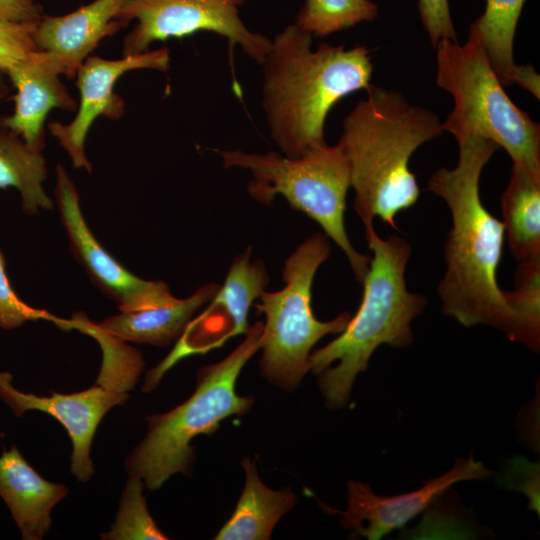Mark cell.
Wrapping results in <instances>:
<instances>
[{
  "mask_svg": "<svg viewBox=\"0 0 540 540\" xmlns=\"http://www.w3.org/2000/svg\"><path fill=\"white\" fill-rule=\"evenodd\" d=\"M144 481L130 476L123 489L120 507L111 529L101 535L106 540H165L163 533L151 517L146 499L142 495Z\"/></svg>",
  "mask_w": 540,
  "mask_h": 540,
  "instance_id": "25",
  "label": "cell"
},
{
  "mask_svg": "<svg viewBox=\"0 0 540 540\" xmlns=\"http://www.w3.org/2000/svg\"><path fill=\"white\" fill-rule=\"evenodd\" d=\"M55 198L75 259L121 312L137 311L176 298L165 282L133 275L98 243L81 212L78 191L61 164L56 166Z\"/></svg>",
  "mask_w": 540,
  "mask_h": 540,
  "instance_id": "10",
  "label": "cell"
},
{
  "mask_svg": "<svg viewBox=\"0 0 540 540\" xmlns=\"http://www.w3.org/2000/svg\"><path fill=\"white\" fill-rule=\"evenodd\" d=\"M62 70L55 58L38 51L10 69L6 76L15 89L14 110L0 117V126L19 134L34 150L45 147V124L49 112H74L78 103L60 80Z\"/></svg>",
  "mask_w": 540,
  "mask_h": 540,
  "instance_id": "14",
  "label": "cell"
},
{
  "mask_svg": "<svg viewBox=\"0 0 540 540\" xmlns=\"http://www.w3.org/2000/svg\"><path fill=\"white\" fill-rule=\"evenodd\" d=\"M42 152L30 148L13 130L0 126V188H15L27 215L54 206L43 187L48 169Z\"/></svg>",
  "mask_w": 540,
  "mask_h": 540,
  "instance_id": "22",
  "label": "cell"
},
{
  "mask_svg": "<svg viewBox=\"0 0 540 540\" xmlns=\"http://www.w3.org/2000/svg\"><path fill=\"white\" fill-rule=\"evenodd\" d=\"M418 10L423 28L434 48L444 39L458 41L448 0H418Z\"/></svg>",
  "mask_w": 540,
  "mask_h": 540,
  "instance_id": "28",
  "label": "cell"
},
{
  "mask_svg": "<svg viewBox=\"0 0 540 540\" xmlns=\"http://www.w3.org/2000/svg\"><path fill=\"white\" fill-rule=\"evenodd\" d=\"M68 492L64 484L41 477L15 445L0 455V496L24 540H40L46 535L52 509Z\"/></svg>",
  "mask_w": 540,
  "mask_h": 540,
  "instance_id": "17",
  "label": "cell"
},
{
  "mask_svg": "<svg viewBox=\"0 0 540 540\" xmlns=\"http://www.w3.org/2000/svg\"><path fill=\"white\" fill-rule=\"evenodd\" d=\"M378 17L371 0H305L295 24L312 36L324 37Z\"/></svg>",
  "mask_w": 540,
  "mask_h": 540,
  "instance_id": "24",
  "label": "cell"
},
{
  "mask_svg": "<svg viewBox=\"0 0 540 540\" xmlns=\"http://www.w3.org/2000/svg\"><path fill=\"white\" fill-rule=\"evenodd\" d=\"M169 63L170 55L166 47L126 55L116 60L99 56L86 58L75 74L80 94L75 117L67 124H48L50 133L69 155L74 168L92 171V165L85 153V142L94 121L99 116L118 120L125 113V102L114 91L118 79L131 70L166 71Z\"/></svg>",
  "mask_w": 540,
  "mask_h": 540,
  "instance_id": "11",
  "label": "cell"
},
{
  "mask_svg": "<svg viewBox=\"0 0 540 540\" xmlns=\"http://www.w3.org/2000/svg\"><path fill=\"white\" fill-rule=\"evenodd\" d=\"M295 23L278 33L263 64L262 104L270 133L287 157L322 144L331 108L343 97L366 89L373 72L364 45L321 43Z\"/></svg>",
  "mask_w": 540,
  "mask_h": 540,
  "instance_id": "3",
  "label": "cell"
},
{
  "mask_svg": "<svg viewBox=\"0 0 540 540\" xmlns=\"http://www.w3.org/2000/svg\"><path fill=\"white\" fill-rule=\"evenodd\" d=\"M503 294L516 320L515 330L510 340L538 351L540 344V254L520 261L514 290L503 291Z\"/></svg>",
  "mask_w": 540,
  "mask_h": 540,
  "instance_id": "23",
  "label": "cell"
},
{
  "mask_svg": "<svg viewBox=\"0 0 540 540\" xmlns=\"http://www.w3.org/2000/svg\"><path fill=\"white\" fill-rule=\"evenodd\" d=\"M0 398L16 417L26 411L37 410L54 417L66 429L73 445L71 473L80 482H86L95 473L90 457L96 429L104 415L114 406L123 405L129 395L95 383L94 386L73 394L53 392L50 396H37L17 390L13 376L0 372Z\"/></svg>",
  "mask_w": 540,
  "mask_h": 540,
  "instance_id": "13",
  "label": "cell"
},
{
  "mask_svg": "<svg viewBox=\"0 0 540 540\" xmlns=\"http://www.w3.org/2000/svg\"><path fill=\"white\" fill-rule=\"evenodd\" d=\"M365 235L373 256L361 304L340 335L309 357V369L321 374L319 389L331 409L348 403L358 373L367 369L376 348L411 344V322L427 305L422 294L406 286L410 244L396 235L382 239L373 226L365 228Z\"/></svg>",
  "mask_w": 540,
  "mask_h": 540,
  "instance_id": "4",
  "label": "cell"
},
{
  "mask_svg": "<svg viewBox=\"0 0 540 540\" xmlns=\"http://www.w3.org/2000/svg\"><path fill=\"white\" fill-rule=\"evenodd\" d=\"M344 118L340 145L349 166L354 209L365 228L375 218L395 228V217L419 199L409 168L412 154L441 135L442 122L402 93L370 83Z\"/></svg>",
  "mask_w": 540,
  "mask_h": 540,
  "instance_id": "2",
  "label": "cell"
},
{
  "mask_svg": "<svg viewBox=\"0 0 540 540\" xmlns=\"http://www.w3.org/2000/svg\"><path fill=\"white\" fill-rule=\"evenodd\" d=\"M457 143L456 167L438 169L428 182V190L446 202L452 217L445 243L446 271L438 286L442 311L463 326L488 325L510 339L515 315L497 282L505 231L479 192L482 170L499 147L477 136Z\"/></svg>",
  "mask_w": 540,
  "mask_h": 540,
  "instance_id": "1",
  "label": "cell"
},
{
  "mask_svg": "<svg viewBox=\"0 0 540 540\" xmlns=\"http://www.w3.org/2000/svg\"><path fill=\"white\" fill-rule=\"evenodd\" d=\"M54 318L46 310L31 307L16 295L8 280L5 258L0 250V328L12 330L27 321H53Z\"/></svg>",
  "mask_w": 540,
  "mask_h": 540,
  "instance_id": "26",
  "label": "cell"
},
{
  "mask_svg": "<svg viewBox=\"0 0 540 540\" xmlns=\"http://www.w3.org/2000/svg\"><path fill=\"white\" fill-rule=\"evenodd\" d=\"M436 49V83L454 102L442 122L456 142L482 137L504 148L512 162L540 172V125L508 97L481 46L444 39Z\"/></svg>",
  "mask_w": 540,
  "mask_h": 540,
  "instance_id": "7",
  "label": "cell"
},
{
  "mask_svg": "<svg viewBox=\"0 0 540 540\" xmlns=\"http://www.w3.org/2000/svg\"><path fill=\"white\" fill-rule=\"evenodd\" d=\"M34 26L0 22V71L6 74L40 51L32 37Z\"/></svg>",
  "mask_w": 540,
  "mask_h": 540,
  "instance_id": "27",
  "label": "cell"
},
{
  "mask_svg": "<svg viewBox=\"0 0 540 540\" xmlns=\"http://www.w3.org/2000/svg\"><path fill=\"white\" fill-rule=\"evenodd\" d=\"M43 16L36 0H0V22L36 25Z\"/></svg>",
  "mask_w": 540,
  "mask_h": 540,
  "instance_id": "30",
  "label": "cell"
},
{
  "mask_svg": "<svg viewBox=\"0 0 540 540\" xmlns=\"http://www.w3.org/2000/svg\"><path fill=\"white\" fill-rule=\"evenodd\" d=\"M246 0H126L116 21L123 27L137 20L123 40V56L148 51L155 41L183 38L199 31L224 36L233 68V48L239 45L251 59L262 63L272 41L253 33L239 17Z\"/></svg>",
  "mask_w": 540,
  "mask_h": 540,
  "instance_id": "9",
  "label": "cell"
},
{
  "mask_svg": "<svg viewBox=\"0 0 540 540\" xmlns=\"http://www.w3.org/2000/svg\"><path fill=\"white\" fill-rule=\"evenodd\" d=\"M6 77V74L0 71V107L7 99L10 91Z\"/></svg>",
  "mask_w": 540,
  "mask_h": 540,
  "instance_id": "31",
  "label": "cell"
},
{
  "mask_svg": "<svg viewBox=\"0 0 540 540\" xmlns=\"http://www.w3.org/2000/svg\"><path fill=\"white\" fill-rule=\"evenodd\" d=\"M250 258L249 246L233 259L224 284L206 311L191 322L195 335L211 348L221 346L233 336L246 334L250 327L249 309L270 280L263 261Z\"/></svg>",
  "mask_w": 540,
  "mask_h": 540,
  "instance_id": "16",
  "label": "cell"
},
{
  "mask_svg": "<svg viewBox=\"0 0 540 540\" xmlns=\"http://www.w3.org/2000/svg\"><path fill=\"white\" fill-rule=\"evenodd\" d=\"M491 474L482 462L474 460L473 457L458 458L448 472L411 492L390 497L381 496L375 494L369 484L350 480L347 486L346 510L332 509L320 501L319 504L327 513L341 515V524L351 531V536L378 540L403 527L453 484L484 479Z\"/></svg>",
  "mask_w": 540,
  "mask_h": 540,
  "instance_id": "12",
  "label": "cell"
},
{
  "mask_svg": "<svg viewBox=\"0 0 540 540\" xmlns=\"http://www.w3.org/2000/svg\"><path fill=\"white\" fill-rule=\"evenodd\" d=\"M525 1L486 0L485 10L470 25L469 35L481 46L503 86L517 84L539 99V75L531 65H518L513 57L515 32Z\"/></svg>",
  "mask_w": 540,
  "mask_h": 540,
  "instance_id": "19",
  "label": "cell"
},
{
  "mask_svg": "<svg viewBox=\"0 0 540 540\" xmlns=\"http://www.w3.org/2000/svg\"><path fill=\"white\" fill-rule=\"evenodd\" d=\"M219 288L217 283H208L187 298H175L168 303L121 312L95 323L103 331L125 342L167 346L179 339L196 311L210 302Z\"/></svg>",
  "mask_w": 540,
  "mask_h": 540,
  "instance_id": "18",
  "label": "cell"
},
{
  "mask_svg": "<svg viewBox=\"0 0 540 540\" xmlns=\"http://www.w3.org/2000/svg\"><path fill=\"white\" fill-rule=\"evenodd\" d=\"M216 151L225 168L240 167L251 172L253 179L247 190L253 199L270 205L281 195L293 209L318 223L344 252L356 280L363 282L371 257L356 251L346 232L344 215L350 173L338 143L314 145L295 158L276 152Z\"/></svg>",
  "mask_w": 540,
  "mask_h": 540,
  "instance_id": "6",
  "label": "cell"
},
{
  "mask_svg": "<svg viewBox=\"0 0 540 540\" xmlns=\"http://www.w3.org/2000/svg\"><path fill=\"white\" fill-rule=\"evenodd\" d=\"M263 323L257 321L245 339L223 360L202 367L194 393L172 410L146 417L147 433L125 460L130 476L158 490L174 474L190 475L195 460L191 441L216 432L231 416H242L253 406L251 396L236 393L244 365L260 349Z\"/></svg>",
  "mask_w": 540,
  "mask_h": 540,
  "instance_id": "5",
  "label": "cell"
},
{
  "mask_svg": "<svg viewBox=\"0 0 540 540\" xmlns=\"http://www.w3.org/2000/svg\"><path fill=\"white\" fill-rule=\"evenodd\" d=\"M503 227L512 255L523 261L540 254V172L513 162L501 196Z\"/></svg>",
  "mask_w": 540,
  "mask_h": 540,
  "instance_id": "21",
  "label": "cell"
},
{
  "mask_svg": "<svg viewBox=\"0 0 540 540\" xmlns=\"http://www.w3.org/2000/svg\"><path fill=\"white\" fill-rule=\"evenodd\" d=\"M330 253L324 233L306 238L285 260L284 287L264 291L256 304L266 318L260 344L262 376L286 391H293L310 371L313 346L327 334H340L351 318L345 311L330 321H320L313 313V280Z\"/></svg>",
  "mask_w": 540,
  "mask_h": 540,
  "instance_id": "8",
  "label": "cell"
},
{
  "mask_svg": "<svg viewBox=\"0 0 540 540\" xmlns=\"http://www.w3.org/2000/svg\"><path fill=\"white\" fill-rule=\"evenodd\" d=\"M125 1L94 0L66 15L44 14L33 28L34 43L72 78L100 41L122 28L116 17Z\"/></svg>",
  "mask_w": 540,
  "mask_h": 540,
  "instance_id": "15",
  "label": "cell"
},
{
  "mask_svg": "<svg viewBox=\"0 0 540 540\" xmlns=\"http://www.w3.org/2000/svg\"><path fill=\"white\" fill-rule=\"evenodd\" d=\"M506 482L511 487L523 490L530 498V509L539 512V466L522 458L511 463Z\"/></svg>",
  "mask_w": 540,
  "mask_h": 540,
  "instance_id": "29",
  "label": "cell"
},
{
  "mask_svg": "<svg viewBox=\"0 0 540 540\" xmlns=\"http://www.w3.org/2000/svg\"><path fill=\"white\" fill-rule=\"evenodd\" d=\"M241 466L245 472L243 491L231 517L215 539L268 540L278 521L295 505L296 496L290 488H268L248 457L242 459Z\"/></svg>",
  "mask_w": 540,
  "mask_h": 540,
  "instance_id": "20",
  "label": "cell"
}]
</instances>
